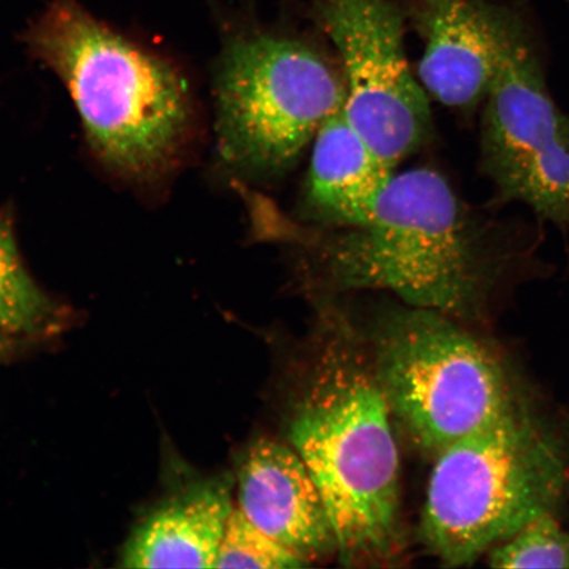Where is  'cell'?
I'll return each instance as SVG.
<instances>
[{
    "instance_id": "16",
    "label": "cell",
    "mask_w": 569,
    "mask_h": 569,
    "mask_svg": "<svg viewBox=\"0 0 569 569\" xmlns=\"http://www.w3.org/2000/svg\"><path fill=\"white\" fill-rule=\"evenodd\" d=\"M309 566L233 508L216 568L289 569Z\"/></svg>"
},
{
    "instance_id": "17",
    "label": "cell",
    "mask_w": 569,
    "mask_h": 569,
    "mask_svg": "<svg viewBox=\"0 0 569 569\" xmlns=\"http://www.w3.org/2000/svg\"><path fill=\"white\" fill-rule=\"evenodd\" d=\"M6 348H7L6 340L2 337H0V356L3 355V352L6 351Z\"/></svg>"
},
{
    "instance_id": "5",
    "label": "cell",
    "mask_w": 569,
    "mask_h": 569,
    "mask_svg": "<svg viewBox=\"0 0 569 569\" xmlns=\"http://www.w3.org/2000/svg\"><path fill=\"white\" fill-rule=\"evenodd\" d=\"M569 490V460L559 438L518 407L487 429L436 455L421 538L447 567L471 566Z\"/></svg>"
},
{
    "instance_id": "15",
    "label": "cell",
    "mask_w": 569,
    "mask_h": 569,
    "mask_svg": "<svg viewBox=\"0 0 569 569\" xmlns=\"http://www.w3.org/2000/svg\"><path fill=\"white\" fill-rule=\"evenodd\" d=\"M493 568H569V532L555 511L532 518L513 536L488 552Z\"/></svg>"
},
{
    "instance_id": "8",
    "label": "cell",
    "mask_w": 569,
    "mask_h": 569,
    "mask_svg": "<svg viewBox=\"0 0 569 569\" xmlns=\"http://www.w3.org/2000/svg\"><path fill=\"white\" fill-rule=\"evenodd\" d=\"M422 41L418 81L427 96L458 111L486 102L516 36L528 24L516 6L496 0H402Z\"/></svg>"
},
{
    "instance_id": "2",
    "label": "cell",
    "mask_w": 569,
    "mask_h": 569,
    "mask_svg": "<svg viewBox=\"0 0 569 569\" xmlns=\"http://www.w3.org/2000/svg\"><path fill=\"white\" fill-rule=\"evenodd\" d=\"M339 325L312 358L289 421L291 447L322 495L347 567L401 549L400 458L372 359Z\"/></svg>"
},
{
    "instance_id": "6",
    "label": "cell",
    "mask_w": 569,
    "mask_h": 569,
    "mask_svg": "<svg viewBox=\"0 0 569 569\" xmlns=\"http://www.w3.org/2000/svg\"><path fill=\"white\" fill-rule=\"evenodd\" d=\"M372 362L391 417L433 455L519 407L500 360L438 310L407 305L390 312Z\"/></svg>"
},
{
    "instance_id": "11",
    "label": "cell",
    "mask_w": 569,
    "mask_h": 569,
    "mask_svg": "<svg viewBox=\"0 0 569 569\" xmlns=\"http://www.w3.org/2000/svg\"><path fill=\"white\" fill-rule=\"evenodd\" d=\"M312 142L302 220L327 227L361 223L396 170L356 131L345 106L326 120Z\"/></svg>"
},
{
    "instance_id": "3",
    "label": "cell",
    "mask_w": 569,
    "mask_h": 569,
    "mask_svg": "<svg viewBox=\"0 0 569 569\" xmlns=\"http://www.w3.org/2000/svg\"><path fill=\"white\" fill-rule=\"evenodd\" d=\"M24 39L66 83L107 167L140 182L173 167L194 122L188 80L174 63L111 30L78 0H53Z\"/></svg>"
},
{
    "instance_id": "10",
    "label": "cell",
    "mask_w": 569,
    "mask_h": 569,
    "mask_svg": "<svg viewBox=\"0 0 569 569\" xmlns=\"http://www.w3.org/2000/svg\"><path fill=\"white\" fill-rule=\"evenodd\" d=\"M238 508L308 565L337 553L323 497L291 446L269 438L249 446L238 471Z\"/></svg>"
},
{
    "instance_id": "14",
    "label": "cell",
    "mask_w": 569,
    "mask_h": 569,
    "mask_svg": "<svg viewBox=\"0 0 569 569\" xmlns=\"http://www.w3.org/2000/svg\"><path fill=\"white\" fill-rule=\"evenodd\" d=\"M53 312L51 300L27 272L9 220L0 218V330L31 336L46 329Z\"/></svg>"
},
{
    "instance_id": "1",
    "label": "cell",
    "mask_w": 569,
    "mask_h": 569,
    "mask_svg": "<svg viewBox=\"0 0 569 569\" xmlns=\"http://www.w3.org/2000/svg\"><path fill=\"white\" fill-rule=\"evenodd\" d=\"M238 189L256 237L287 247L332 288L389 291L451 317L478 310L539 243L528 227L475 211L429 168L391 176L368 217L345 227L291 218L249 188Z\"/></svg>"
},
{
    "instance_id": "4",
    "label": "cell",
    "mask_w": 569,
    "mask_h": 569,
    "mask_svg": "<svg viewBox=\"0 0 569 569\" xmlns=\"http://www.w3.org/2000/svg\"><path fill=\"white\" fill-rule=\"evenodd\" d=\"M320 42L253 19L226 40L216 81L217 156L233 183L287 176L345 106L339 61Z\"/></svg>"
},
{
    "instance_id": "7",
    "label": "cell",
    "mask_w": 569,
    "mask_h": 569,
    "mask_svg": "<svg viewBox=\"0 0 569 569\" xmlns=\"http://www.w3.org/2000/svg\"><path fill=\"white\" fill-rule=\"evenodd\" d=\"M345 77L348 120L390 168L430 138L429 96L411 73L402 0H310Z\"/></svg>"
},
{
    "instance_id": "9",
    "label": "cell",
    "mask_w": 569,
    "mask_h": 569,
    "mask_svg": "<svg viewBox=\"0 0 569 569\" xmlns=\"http://www.w3.org/2000/svg\"><path fill=\"white\" fill-rule=\"evenodd\" d=\"M569 116L555 103L530 24L518 32L482 104L480 163L503 206L526 166L551 144Z\"/></svg>"
},
{
    "instance_id": "13",
    "label": "cell",
    "mask_w": 569,
    "mask_h": 569,
    "mask_svg": "<svg viewBox=\"0 0 569 569\" xmlns=\"http://www.w3.org/2000/svg\"><path fill=\"white\" fill-rule=\"evenodd\" d=\"M521 203L538 222L569 230V120L517 178L503 204Z\"/></svg>"
},
{
    "instance_id": "12",
    "label": "cell",
    "mask_w": 569,
    "mask_h": 569,
    "mask_svg": "<svg viewBox=\"0 0 569 569\" xmlns=\"http://www.w3.org/2000/svg\"><path fill=\"white\" fill-rule=\"evenodd\" d=\"M233 510L230 482L209 481L149 515L126 546V568H216Z\"/></svg>"
}]
</instances>
